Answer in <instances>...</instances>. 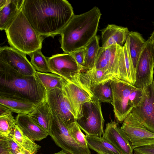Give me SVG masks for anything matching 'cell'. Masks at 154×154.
<instances>
[{
    "label": "cell",
    "mask_w": 154,
    "mask_h": 154,
    "mask_svg": "<svg viewBox=\"0 0 154 154\" xmlns=\"http://www.w3.org/2000/svg\"><path fill=\"white\" fill-rule=\"evenodd\" d=\"M32 66L38 72L42 73L50 72L48 58L42 53L41 50L36 51L29 55Z\"/></svg>",
    "instance_id": "cell-31"
},
{
    "label": "cell",
    "mask_w": 154,
    "mask_h": 154,
    "mask_svg": "<svg viewBox=\"0 0 154 154\" xmlns=\"http://www.w3.org/2000/svg\"><path fill=\"white\" fill-rule=\"evenodd\" d=\"M89 148L98 154H122L115 147L103 137L85 135Z\"/></svg>",
    "instance_id": "cell-23"
},
{
    "label": "cell",
    "mask_w": 154,
    "mask_h": 154,
    "mask_svg": "<svg viewBox=\"0 0 154 154\" xmlns=\"http://www.w3.org/2000/svg\"><path fill=\"white\" fill-rule=\"evenodd\" d=\"M5 31L11 47L28 55L36 51L41 50L44 37L32 27L22 8Z\"/></svg>",
    "instance_id": "cell-4"
},
{
    "label": "cell",
    "mask_w": 154,
    "mask_h": 154,
    "mask_svg": "<svg viewBox=\"0 0 154 154\" xmlns=\"http://www.w3.org/2000/svg\"><path fill=\"white\" fill-rule=\"evenodd\" d=\"M80 78L82 82L91 89L94 86L104 83L111 80L110 77L103 70L94 68L80 72Z\"/></svg>",
    "instance_id": "cell-24"
},
{
    "label": "cell",
    "mask_w": 154,
    "mask_h": 154,
    "mask_svg": "<svg viewBox=\"0 0 154 154\" xmlns=\"http://www.w3.org/2000/svg\"><path fill=\"white\" fill-rule=\"evenodd\" d=\"M153 23L154 25V22ZM149 38L150 39L154 51V29L151 34V35L149 37Z\"/></svg>",
    "instance_id": "cell-38"
},
{
    "label": "cell",
    "mask_w": 154,
    "mask_h": 154,
    "mask_svg": "<svg viewBox=\"0 0 154 154\" xmlns=\"http://www.w3.org/2000/svg\"><path fill=\"white\" fill-rule=\"evenodd\" d=\"M102 14L95 6L88 11L74 14L60 32L61 48L64 53L71 54L84 47L97 35Z\"/></svg>",
    "instance_id": "cell-3"
},
{
    "label": "cell",
    "mask_w": 154,
    "mask_h": 154,
    "mask_svg": "<svg viewBox=\"0 0 154 154\" xmlns=\"http://www.w3.org/2000/svg\"><path fill=\"white\" fill-rule=\"evenodd\" d=\"M22 10L32 27L44 37L60 34L74 15L66 0H24Z\"/></svg>",
    "instance_id": "cell-1"
},
{
    "label": "cell",
    "mask_w": 154,
    "mask_h": 154,
    "mask_svg": "<svg viewBox=\"0 0 154 154\" xmlns=\"http://www.w3.org/2000/svg\"><path fill=\"white\" fill-rule=\"evenodd\" d=\"M70 54L72 55L77 63L84 70L85 55V47L80 48Z\"/></svg>",
    "instance_id": "cell-34"
},
{
    "label": "cell",
    "mask_w": 154,
    "mask_h": 154,
    "mask_svg": "<svg viewBox=\"0 0 154 154\" xmlns=\"http://www.w3.org/2000/svg\"><path fill=\"white\" fill-rule=\"evenodd\" d=\"M121 47L115 44L105 48L100 47V49L107 62L109 72L112 79H120L119 62V51Z\"/></svg>",
    "instance_id": "cell-22"
},
{
    "label": "cell",
    "mask_w": 154,
    "mask_h": 154,
    "mask_svg": "<svg viewBox=\"0 0 154 154\" xmlns=\"http://www.w3.org/2000/svg\"><path fill=\"white\" fill-rule=\"evenodd\" d=\"M46 99L53 114L67 127L76 121L70 105L63 90L55 88L47 92Z\"/></svg>",
    "instance_id": "cell-11"
},
{
    "label": "cell",
    "mask_w": 154,
    "mask_h": 154,
    "mask_svg": "<svg viewBox=\"0 0 154 154\" xmlns=\"http://www.w3.org/2000/svg\"><path fill=\"white\" fill-rule=\"evenodd\" d=\"M16 125L23 133L34 141H39L46 138L49 133L44 130L29 116L28 114H17Z\"/></svg>",
    "instance_id": "cell-17"
},
{
    "label": "cell",
    "mask_w": 154,
    "mask_h": 154,
    "mask_svg": "<svg viewBox=\"0 0 154 154\" xmlns=\"http://www.w3.org/2000/svg\"><path fill=\"white\" fill-rule=\"evenodd\" d=\"M22 148L12 136L0 138V154H17Z\"/></svg>",
    "instance_id": "cell-32"
},
{
    "label": "cell",
    "mask_w": 154,
    "mask_h": 154,
    "mask_svg": "<svg viewBox=\"0 0 154 154\" xmlns=\"http://www.w3.org/2000/svg\"><path fill=\"white\" fill-rule=\"evenodd\" d=\"M129 31L126 27L108 24L101 31V47L105 48L115 44L123 46Z\"/></svg>",
    "instance_id": "cell-16"
},
{
    "label": "cell",
    "mask_w": 154,
    "mask_h": 154,
    "mask_svg": "<svg viewBox=\"0 0 154 154\" xmlns=\"http://www.w3.org/2000/svg\"><path fill=\"white\" fill-rule=\"evenodd\" d=\"M17 154H35L31 153L26 150L22 148L20 151L18 152Z\"/></svg>",
    "instance_id": "cell-39"
},
{
    "label": "cell",
    "mask_w": 154,
    "mask_h": 154,
    "mask_svg": "<svg viewBox=\"0 0 154 154\" xmlns=\"http://www.w3.org/2000/svg\"><path fill=\"white\" fill-rule=\"evenodd\" d=\"M133 151L134 154H154V145L136 148Z\"/></svg>",
    "instance_id": "cell-35"
},
{
    "label": "cell",
    "mask_w": 154,
    "mask_h": 154,
    "mask_svg": "<svg viewBox=\"0 0 154 154\" xmlns=\"http://www.w3.org/2000/svg\"><path fill=\"white\" fill-rule=\"evenodd\" d=\"M146 41L138 32H130L126 42L130 59L136 72L137 66Z\"/></svg>",
    "instance_id": "cell-20"
},
{
    "label": "cell",
    "mask_w": 154,
    "mask_h": 154,
    "mask_svg": "<svg viewBox=\"0 0 154 154\" xmlns=\"http://www.w3.org/2000/svg\"><path fill=\"white\" fill-rule=\"evenodd\" d=\"M48 61L50 72L61 76L66 80L70 79L83 71L70 54L64 53L54 55L48 58Z\"/></svg>",
    "instance_id": "cell-14"
},
{
    "label": "cell",
    "mask_w": 154,
    "mask_h": 154,
    "mask_svg": "<svg viewBox=\"0 0 154 154\" xmlns=\"http://www.w3.org/2000/svg\"><path fill=\"white\" fill-rule=\"evenodd\" d=\"M82 113V117L76 121L81 129L86 135L102 137L105 120L100 102L94 96L91 101L83 105Z\"/></svg>",
    "instance_id": "cell-6"
},
{
    "label": "cell",
    "mask_w": 154,
    "mask_h": 154,
    "mask_svg": "<svg viewBox=\"0 0 154 154\" xmlns=\"http://www.w3.org/2000/svg\"><path fill=\"white\" fill-rule=\"evenodd\" d=\"M0 62L24 75L32 76L36 73L26 55L11 47H0Z\"/></svg>",
    "instance_id": "cell-13"
},
{
    "label": "cell",
    "mask_w": 154,
    "mask_h": 154,
    "mask_svg": "<svg viewBox=\"0 0 154 154\" xmlns=\"http://www.w3.org/2000/svg\"><path fill=\"white\" fill-rule=\"evenodd\" d=\"M110 81L94 86L91 89L94 97L99 101L108 103L112 105L113 96Z\"/></svg>",
    "instance_id": "cell-29"
},
{
    "label": "cell",
    "mask_w": 154,
    "mask_h": 154,
    "mask_svg": "<svg viewBox=\"0 0 154 154\" xmlns=\"http://www.w3.org/2000/svg\"><path fill=\"white\" fill-rule=\"evenodd\" d=\"M49 135L62 150L72 154H91L89 148H85L71 136L63 122L53 114Z\"/></svg>",
    "instance_id": "cell-8"
},
{
    "label": "cell",
    "mask_w": 154,
    "mask_h": 154,
    "mask_svg": "<svg viewBox=\"0 0 154 154\" xmlns=\"http://www.w3.org/2000/svg\"><path fill=\"white\" fill-rule=\"evenodd\" d=\"M67 128L71 136L78 143L84 148H89L85 138V135L81 131L76 121L69 125Z\"/></svg>",
    "instance_id": "cell-33"
},
{
    "label": "cell",
    "mask_w": 154,
    "mask_h": 154,
    "mask_svg": "<svg viewBox=\"0 0 154 154\" xmlns=\"http://www.w3.org/2000/svg\"><path fill=\"white\" fill-rule=\"evenodd\" d=\"M154 51L149 38L146 41L136 70V81L134 85L144 89L154 81Z\"/></svg>",
    "instance_id": "cell-10"
},
{
    "label": "cell",
    "mask_w": 154,
    "mask_h": 154,
    "mask_svg": "<svg viewBox=\"0 0 154 154\" xmlns=\"http://www.w3.org/2000/svg\"><path fill=\"white\" fill-rule=\"evenodd\" d=\"M24 0H11L0 9V29L5 30L14 20L21 10Z\"/></svg>",
    "instance_id": "cell-21"
},
{
    "label": "cell",
    "mask_w": 154,
    "mask_h": 154,
    "mask_svg": "<svg viewBox=\"0 0 154 154\" xmlns=\"http://www.w3.org/2000/svg\"><path fill=\"white\" fill-rule=\"evenodd\" d=\"M0 105L5 107L12 113L18 114H28L32 112L37 106L26 101L1 97Z\"/></svg>",
    "instance_id": "cell-25"
},
{
    "label": "cell",
    "mask_w": 154,
    "mask_h": 154,
    "mask_svg": "<svg viewBox=\"0 0 154 154\" xmlns=\"http://www.w3.org/2000/svg\"><path fill=\"white\" fill-rule=\"evenodd\" d=\"M28 114L35 123L49 133L53 114L46 98Z\"/></svg>",
    "instance_id": "cell-19"
},
{
    "label": "cell",
    "mask_w": 154,
    "mask_h": 154,
    "mask_svg": "<svg viewBox=\"0 0 154 154\" xmlns=\"http://www.w3.org/2000/svg\"><path fill=\"white\" fill-rule=\"evenodd\" d=\"M120 79L134 85L136 72L129 56L126 42L120 48L119 57Z\"/></svg>",
    "instance_id": "cell-18"
},
{
    "label": "cell",
    "mask_w": 154,
    "mask_h": 154,
    "mask_svg": "<svg viewBox=\"0 0 154 154\" xmlns=\"http://www.w3.org/2000/svg\"><path fill=\"white\" fill-rule=\"evenodd\" d=\"M99 37L96 35L84 47L85 49V70L91 69L94 67L100 47L99 46Z\"/></svg>",
    "instance_id": "cell-26"
},
{
    "label": "cell",
    "mask_w": 154,
    "mask_h": 154,
    "mask_svg": "<svg viewBox=\"0 0 154 154\" xmlns=\"http://www.w3.org/2000/svg\"><path fill=\"white\" fill-rule=\"evenodd\" d=\"M115 116L120 122H123L140 101L143 90L119 79L110 80Z\"/></svg>",
    "instance_id": "cell-5"
},
{
    "label": "cell",
    "mask_w": 154,
    "mask_h": 154,
    "mask_svg": "<svg viewBox=\"0 0 154 154\" xmlns=\"http://www.w3.org/2000/svg\"><path fill=\"white\" fill-rule=\"evenodd\" d=\"M121 127L133 150L136 148L154 145V133L142 125L132 112L124 120Z\"/></svg>",
    "instance_id": "cell-9"
},
{
    "label": "cell",
    "mask_w": 154,
    "mask_h": 154,
    "mask_svg": "<svg viewBox=\"0 0 154 154\" xmlns=\"http://www.w3.org/2000/svg\"><path fill=\"white\" fill-rule=\"evenodd\" d=\"M80 73L70 80H65L62 89L69 102L76 121L82 116L83 105L91 101L94 97L91 89L81 81Z\"/></svg>",
    "instance_id": "cell-7"
},
{
    "label": "cell",
    "mask_w": 154,
    "mask_h": 154,
    "mask_svg": "<svg viewBox=\"0 0 154 154\" xmlns=\"http://www.w3.org/2000/svg\"><path fill=\"white\" fill-rule=\"evenodd\" d=\"M11 0H0V9L7 5Z\"/></svg>",
    "instance_id": "cell-37"
},
{
    "label": "cell",
    "mask_w": 154,
    "mask_h": 154,
    "mask_svg": "<svg viewBox=\"0 0 154 154\" xmlns=\"http://www.w3.org/2000/svg\"></svg>",
    "instance_id": "cell-41"
},
{
    "label": "cell",
    "mask_w": 154,
    "mask_h": 154,
    "mask_svg": "<svg viewBox=\"0 0 154 154\" xmlns=\"http://www.w3.org/2000/svg\"><path fill=\"white\" fill-rule=\"evenodd\" d=\"M10 113L12 112L8 109L5 107L0 105V116Z\"/></svg>",
    "instance_id": "cell-36"
},
{
    "label": "cell",
    "mask_w": 154,
    "mask_h": 154,
    "mask_svg": "<svg viewBox=\"0 0 154 154\" xmlns=\"http://www.w3.org/2000/svg\"><path fill=\"white\" fill-rule=\"evenodd\" d=\"M131 112L142 125L154 133V80L143 90L140 101Z\"/></svg>",
    "instance_id": "cell-12"
},
{
    "label": "cell",
    "mask_w": 154,
    "mask_h": 154,
    "mask_svg": "<svg viewBox=\"0 0 154 154\" xmlns=\"http://www.w3.org/2000/svg\"><path fill=\"white\" fill-rule=\"evenodd\" d=\"M47 91L36 72L23 75L0 62V97L23 100L37 105L46 98Z\"/></svg>",
    "instance_id": "cell-2"
},
{
    "label": "cell",
    "mask_w": 154,
    "mask_h": 154,
    "mask_svg": "<svg viewBox=\"0 0 154 154\" xmlns=\"http://www.w3.org/2000/svg\"><path fill=\"white\" fill-rule=\"evenodd\" d=\"M122 154H133L130 142L118 123L112 120L106 125L103 137Z\"/></svg>",
    "instance_id": "cell-15"
},
{
    "label": "cell",
    "mask_w": 154,
    "mask_h": 154,
    "mask_svg": "<svg viewBox=\"0 0 154 154\" xmlns=\"http://www.w3.org/2000/svg\"><path fill=\"white\" fill-rule=\"evenodd\" d=\"M11 113L0 116V138L8 137L14 134L16 122Z\"/></svg>",
    "instance_id": "cell-30"
},
{
    "label": "cell",
    "mask_w": 154,
    "mask_h": 154,
    "mask_svg": "<svg viewBox=\"0 0 154 154\" xmlns=\"http://www.w3.org/2000/svg\"><path fill=\"white\" fill-rule=\"evenodd\" d=\"M49 154H72L70 152L65 151L63 150H62L60 151L54 153Z\"/></svg>",
    "instance_id": "cell-40"
},
{
    "label": "cell",
    "mask_w": 154,
    "mask_h": 154,
    "mask_svg": "<svg viewBox=\"0 0 154 154\" xmlns=\"http://www.w3.org/2000/svg\"><path fill=\"white\" fill-rule=\"evenodd\" d=\"M16 142L23 149L32 154H36L41 146L35 141L25 135L16 125L11 135Z\"/></svg>",
    "instance_id": "cell-27"
},
{
    "label": "cell",
    "mask_w": 154,
    "mask_h": 154,
    "mask_svg": "<svg viewBox=\"0 0 154 154\" xmlns=\"http://www.w3.org/2000/svg\"><path fill=\"white\" fill-rule=\"evenodd\" d=\"M40 81L44 85L46 91L55 88L62 90L65 80L56 74L36 72Z\"/></svg>",
    "instance_id": "cell-28"
}]
</instances>
